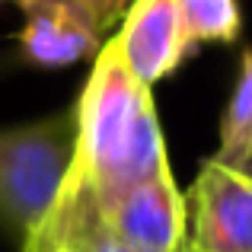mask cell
Here are the masks:
<instances>
[{"label": "cell", "instance_id": "52a82bcc", "mask_svg": "<svg viewBox=\"0 0 252 252\" xmlns=\"http://www.w3.org/2000/svg\"><path fill=\"white\" fill-rule=\"evenodd\" d=\"M23 252H128L109 236L90 191L67 172L55 208L23 243Z\"/></svg>", "mask_w": 252, "mask_h": 252}, {"label": "cell", "instance_id": "9c48e42d", "mask_svg": "<svg viewBox=\"0 0 252 252\" xmlns=\"http://www.w3.org/2000/svg\"><path fill=\"white\" fill-rule=\"evenodd\" d=\"M185 32L195 45L201 42H233L243 32L240 0H179Z\"/></svg>", "mask_w": 252, "mask_h": 252}, {"label": "cell", "instance_id": "277c9868", "mask_svg": "<svg viewBox=\"0 0 252 252\" xmlns=\"http://www.w3.org/2000/svg\"><path fill=\"white\" fill-rule=\"evenodd\" d=\"M109 236L128 252H182L189 211L172 169L128 189L96 211Z\"/></svg>", "mask_w": 252, "mask_h": 252}, {"label": "cell", "instance_id": "3957f363", "mask_svg": "<svg viewBox=\"0 0 252 252\" xmlns=\"http://www.w3.org/2000/svg\"><path fill=\"white\" fill-rule=\"evenodd\" d=\"M185 198L191 227L182 252H252V179L204 160Z\"/></svg>", "mask_w": 252, "mask_h": 252}, {"label": "cell", "instance_id": "5b68a950", "mask_svg": "<svg viewBox=\"0 0 252 252\" xmlns=\"http://www.w3.org/2000/svg\"><path fill=\"white\" fill-rule=\"evenodd\" d=\"M118 26V55L131 77L144 86L166 80L195 51V42L185 32L179 0H131Z\"/></svg>", "mask_w": 252, "mask_h": 252}, {"label": "cell", "instance_id": "6da1fadb", "mask_svg": "<svg viewBox=\"0 0 252 252\" xmlns=\"http://www.w3.org/2000/svg\"><path fill=\"white\" fill-rule=\"evenodd\" d=\"M77 109V147L70 176L105 208L128 189L172 169L150 86L125 67L118 45H102Z\"/></svg>", "mask_w": 252, "mask_h": 252}, {"label": "cell", "instance_id": "ba28073f", "mask_svg": "<svg viewBox=\"0 0 252 252\" xmlns=\"http://www.w3.org/2000/svg\"><path fill=\"white\" fill-rule=\"evenodd\" d=\"M252 154V48L243 51L236 83L230 93L227 112L220 118V141L211 160L220 166L240 169L243 160Z\"/></svg>", "mask_w": 252, "mask_h": 252}, {"label": "cell", "instance_id": "30bf717a", "mask_svg": "<svg viewBox=\"0 0 252 252\" xmlns=\"http://www.w3.org/2000/svg\"><path fill=\"white\" fill-rule=\"evenodd\" d=\"M70 3H74L77 10L96 26L99 35H102V32L115 29V26L122 23V16L131 6V0H70Z\"/></svg>", "mask_w": 252, "mask_h": 252}, {"label": "cell", "instance_id": "8992f818", "mask_svg": "<svg viewBox=\"0 0 252 252\" xmlns=\"http://www.w3.org/2000/svg\"><path fill=\"white\" fill-rule=\"evenodd\" d=\"M26 26L19 32L26 61L38 67H70L102 48L96 26L70 0H23Z\"/></svg>", "mask_w": 252, "mask_h": 252}, {"label": "cell", "instance_id": "7c38bea8", "mask_svg": "<svg viewBox=\"0 0 252 252\" xmlns=\"http://www.w3.org/2000/svg\"><path fill=\"white\" fill-rule=\"evenodd\" d=\"M0 3H23V0H0Z\"/></svg>", "mask_w": 252, "mask_h": 252}, {"label": "cell", "instance_id": "8fae6325", "mask_svg": "<svg viewBox=\"0 0 252 252\" xmlns=\"http://www.w3.org/2000/svg\"><path fill=\"white\" fill-rule=\"evenodd\" d=\"M240 172H243V176H249V179H252V154L246 157V160H243V166H240Z\"/></svg>", "mask_w": 252, "mask_h": 252}, {"label": "cell", "instance_id": "7a4b0ae2", "mask_svg": "<svg viewBox=\"0 0 252 252\" xmlns=\"http://www.w3.org/2000/svg\"><path fill=\"white\" fill-rule=\"evenodd\" d=\"M77 109L0 131V223L26 243L48 211L74 163Z\"/></svg>", "mask_w": 252, "mask_h": 252}]
</instances>
